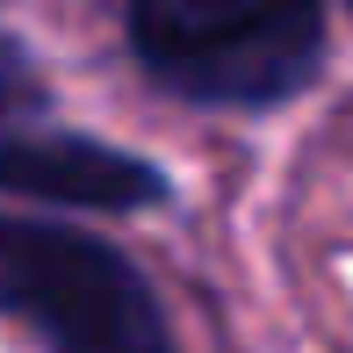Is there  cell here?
Segmentation results:
<instances>
[{
  "label": "cell",
  "mask_w": 353,
  "mask_h": 353,
  "mask_svg": "<svg viewBox=\"0 0 353 353\" xmlns=\"http://www.w3.org/2000/svg\"><path fill=\"white\" fill-rule=\"evenodd\" d=\"M130 51L181 101L274 108L325 65V0H130Z\"/></svg>",
  "instance_id": "cell-1"
},
{
  "label": "cell",
  "mask_w": 353,
  "mask_h": 353,
  "mask_svg": "<svg viewBox=\"0 0 353 353\" xmlns=\"http://www.w3.org/2000/svg\"><path fill=\"white\" fill-rule=\"evenodd\" d=\"M0 317L51 353H181L152 281L72 223L0 216Z\"/></svg>",
  "instance_id": "cell-2"
},
{
  "label": "cell",
  "mask_w": 353,
  "mask_h": 353,
  "mask_svg": "<svg viewBox=\"0 0 353 353\" xmlns=\"http://www.w3.org/2000/svg\"><path fill=\"white\" fill-rule=\"evenodd\" d=\"M0 195L123 216V210L166 202V173L152 159L123 152V144H101L87 130H58L43 116H22L0 130Z\"/></svg>",
  "instance_id": "cell-3"
}]
</instances>
